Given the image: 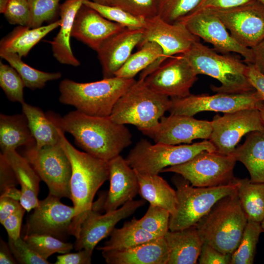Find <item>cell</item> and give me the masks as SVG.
Masks as SVG:
<instances>
[{
  "mask_svg": "<svg viewBox=\"0 0 264 264\" xmlns=\"http://www.w3.org/2000/svg\"><path fill=\"white\" fill-rule=\"evenodd\" d=\"M182 54L197 75H206L220 82L219 87H211L216 93H243L255 90L246 75L247 64L237 58L220 54L199 41Z\"/></svg>",
  "mask_w": 264,
  "mask_h": 264,
  "instance_id": "obj_5",
  "label": "cell"
},
{
  "mask_svg": "<svg viewBox=\"0 0 264 264\" xmlns=\"http://www.w3.org/2000/svg\"><path fill=\"white\" fill-rule=\"evenodd\" d=\"M135 82L115 76L88 83L66 79L59 85V100L88 115L109 116L118 99Z\"/></svg>",
  "mask_w": 264,
  "mask_h": 264,
  "instance_id": "obj_3",
  "label": "cell"
},
{
  "mask_svg": "<svg viewBox=\"0 0 264 264\" xmlns=\"http://www.w3.org/2000/svg\"><path fill=\"white\" fill-rule=\"evenodd\" d=\"M0 86L8 100L24 103V83L17 71L10 65L0 62Z\"/></svg>",
  "mask_w": 264,
  "mask_h": 264,
  "instance_id": "obj_40",
  "label": "cell"
},
{
  "mask_svg": "<svg viewBox=\"0 0 264 264\" xmlns=\"http://www.w3.org/2000/svg\"><path fill=\"white\" fill-rule=\"evenodd\" d=\"M25 211V209L22 207L0 223L9 239L15 240L21 237L22 221Z\"/></svg>",
  "mask_w": 264,
  "mask_h": 264,
  "instance_id": "obj_48",
  "label": "cell"
},
{
  "mask_svg": "<svg viewBox=\"0 0 264 264\" xmlns=\"http://www.w3.org/2000/svg\"><path fill=\"white\" fill-rule=\"evenodd\" d=\"M143 28L125 29L106 39L97 50L103 78L115 76V73L138 46L143 38Z\"/></svg>",
  "mask_w": 264,
  "mask_h": 264,
  "instance_id": "obj_20",
  "label": "cell"
},
{
  "mask_svg": "<svg viewBox=\"0 0 264 264\" xmlns=\"http://www.w3.org/2000/svg\"><path fill=\"white\" fill-rule=\"evenodd\" d=\"M251 49L253 57L252 64L264 74V39Z\"/></svg>",
  "mask_w": 264,
  "mask_h": 264,
  "instance_id": "obj_53",
  "label": "cell"
},
{
  "mask_svg": "<svg viewBox=\"0 0 264 264\" xmlns=\"http://www.w3.org/2000/svg\"><path fill=\"white\" fill-rule=\"evenodd\" d=\"M17 262L15 259L8 245L2 239L0 242V264H16Z\"/></svg>",
  "mask_w": 264,
  "mask_h": 264,
  "instance_id": "obj_54",
  "label": "cell"
},
{
  "mask_svg": "<svg viewBox=\"0 0 264 264\" xmlns=\"http://www.w3.org/2000/svg\"><path fill=\"white\" fill-rule=\"evenodd\" d=\"M0 56L17 71L25 87L30 89H42L47 82L59 79L62 76L60 72H47L35 69L24 63L16 53L0 51Z\"/></svg>",
  "mask_w": 264,
  "mask_h": 264,
  "instance_id": "obj_35",
  "label": "cell"
},
{
  "mask_svg": "<svg viewBox=\"0 0 264 264\" xmlns=\"http://www.w3.org/2000/svg\"><path fill=\"white\" fill-rule=\"evenodd\" d=\"M22 207L18 200L6 197H0V222Z\"/></svg>",
  "mask_w": 264,
  "mask_h": 264,
  "instance_id": "obj_52",
  "label": "cell"
},
{
  "mask_svg": "<svg viewBox=\"0 0 264 264\" xmlns=\"http://www.w3.org/2000/svg\"><path fill=\"white\" fill-rule=\"evenodd\" d=\"M2 154L12 168L21 186L20 203L28 212L39 204L38 197L41 179L28 160L16 150Z\"/></svg>",
  "mask_w": 264,
  "mask_h": 264,
  "instance_id": "obj_26",
  "label": "cell"
},
{
  "mask_svg": "<svg viewBox=\"0 0 264 264\" xmlns=\"http://www.w3.org/2000/svg\"><path fill=\"white\" fill-rule=\"evenodd\" d=\"M168 60L143 81L149 88L161 95L178 98L188 96L198 75L182 54Z\"/></svg>",
  "mask_w": 264,
  "mask_h": 264,
  "instance_id": "obj_16",
  "label": "cell"
},
{
  "mask_svg": "<svg viewBox=\"0 0 264 264\" xmlns=\"http://www.w3.org/2000/svg\"><path fill=\"white\" fill-rule=\"evenodd\" d=\"M169 250L167 264H195L204 242L196 225L183 229L169 230L164 236Z\"/></svg>",
  "mask_w": 264,
  "mask_h": 264,
  "instance_id": "obj_24",
  "label": "cell"
},
{
  "mask_svg": "<svg viewBox=\"0 0 264 264\" xmlns=\"http://www.w3.org/2000/svg\"><path fill=\"white\" fill-rule=\"evenodd\" d=\"M263 232L260 222L248 220L240 242L231 255V264L254 263L257 244Z\"/></svg>",
  "mask_w": 264,
  "mask_h": 264,
  "instance_id": "obj_36",
  "label": "cell"
},
{
  "mask_svg": "<svg viewBox=\"0 0 264 264\" xmlns=\"http://www.w3.org/2000/svg\"><path fill=\"white\" fill-rule=\"evenodd\" d=\"M262 119L264 123V107L260 110Z\"/></svg>",
  "mask_w": 264,
  "mask_h": 264,
  "instance_id": "obj_58",
  "label": "cell"
},
{
  "mask_svg": "<svg viewBox=\"0 0 264 264\" xmlns=\"http://www.w3.org/2000/svg\"><path fill=\"white\" fill-rule=\"evenodd\" d=\"M237 194L248 220L261 222L264 218V183L234 177Z\"/></svg>",
  "mask_w": 264,
  "mask_h": 264,
  "instance_id": "obj_33",
  "label": "cell"
},
{
  "mask_svg": "<svg viewBox=\"0 0 264 264\" xmlns=\"http://www.w3.org/2000/svg\"><path fill=\"white\" fill-rule=\"evenodd\" d=\"M0 196L6 197L20 201L21 197V190L16 187L8 188L0 194Z\"/></svg>",
  "mask_w": 264,
  "mask_h": 264,
  "instance_id": "obj_55",
  "label": "cell"
},
{
  "mask_svg": "<svg viewBox=\"0 0 264 264\" xmlns=\"http://www.w3.org/2000/svg\"><path fill=\"white\" fill-rule=\"evenodd\" d=\"M75 253L61 254L57 256L56 264H90L92 251L83 249Z\"/></svg>",
  "mask_w": 264,
  "mask_h": 264,
  "instance_id": "obj_49",
  "label": "cell"
},
{
  "mask_svg": "<svg viewBox=\"0 0 264 264\" xmlns=\"http://www.w3.org/2000/svg\"><path fill=\"white\" fill-rule=\"evenodd\" d=\"M10 249L17 263L21 264H49L47 260L40 256L21 237L8 239Z\"/></svg>",
  "mask_w": 264,
  "mask_h": 264,
  "instance_id": "obj_44",
  "label": "cell"
},
{
  "mask_svg": "<svg viewBox=\"0 0 264 264\" xmlns=\"http://www.w3.org/2000/svg\"><path fill=\"white\" fill-rule=\"evenodd\" d=\"M23 239L40 256L45 260L56 253L65 254L70 252L74 246L71 243L47 235H24Z\"/></svg>",
  "mask_w": 264,
  "mask_h": 264,
  "instance_id": "obj_37",
  "label": "cell"
},
{
  "mask_svg": "<svg viewBox=\"0 0 264 264\" xmlns=\"http://www.w3.org/2000/svg\"><path fill=\"white\" fill-rule=\"evenodd\" d=\"M23 156L46 184L49 194L71 199V165L60 141L40 148L36 144L25 147Z\"/></svg>",
  "mask_w": 264,
  "mask_h": 264,
  "instance_id": "obj_9",
  "label": "cell"
},
{
  "mask_svg": "<svg viewBox=\"0 0 264 264\" xmlns=\"http://www.w3.org/2000/svg\"><path fill=\"white\" fill-rule=\"evenodd\" d=\"M247 221L236 192L219 200L196 226L204 242L232 255L240 242Z\"/></svg>",
  "mask_w": 264,
  "mask_h": 264,
  "instance_id": "obj_4",
  "label": "cell"
},
{
  "mask_svg": "<svg viewBox=\"0 0 264 264\" xmlns=\"http://www.w3.org/2000/svg\"><path fill=\"white\" fill-rule=\"evenodd\" d=\"M57 121L64 132L73 136L78 146L102 160L109 161L132 143V135L125 125L115 123L110 116H91L76 110L57 116Z\"/></svg>",
  "mask_w": 264,
  "mask_h": 264,
  "instance_id": "obj_1",
  "label": "cell"
},
{
  "mask_svg": "<svg viewBox=\"0 0 264 264\" xmlns=\"http://www.w3.org/2000/svg\"><path fill=\"white\" fill-rule=\"evenodd\" d=\"M201 0H158V16L164 21L174 23L191 13Z\"/></svg>",
  "mask_w": 264,
  "mask_h": 264,
  "instance_id": "obj_41",
  "label": "cell"
},
{
  "mask_svg": "<svg viewBox=\"0 0 264 264\" xmlns=\"http://www.w3.org/2000/svg\"><path fill=\"white\" fill-rule=\"evenodd\" d=\"M143 30V38L138 47L147 42L157 43L163 51V63L174 56L185 53L199 41L181 22L171 23L157 15L145 19Z\"/></svg>",
  "mask_w": 264,
  "mask_h": 264,
  "instance_id": "obj_19",
  "label": "cell"
},
{
  "mask_svg": "<svg viewBox=\"0 0 264 264\" xmlns=\"http://www.w3.org/2000/svg\"><path fill=\"white\" fill-rule=\"evenodd\" d=\"M19 184L15 174L4 155L0 154V192L16 187Z\"/></svg>",
  "mask_w": 264,
  "mask_h": 264,
  "instance_id": "obj_47",
  "label": "cell"
},
{
  "mask_svg": "<svg viewBox=\"0 0 264 264\" xmlns=\"http://www.w3.org/2000/svg\"><path fill=\"white\" fill-rule=\"evenodd\" d=\"M106 197L105 193L93 202L76 239L74 247L76 251L85 249L93 252L101 240L110 236L119 221L130 216L145 203V199H133L116 210L101 214Z\"/></svg>",
  "mask_w": 264,
  "mask_h": 264,
  "instance_id": "obj_12",
  "label": "cell"
},
{
  "mask_svg": "<svg viewBox=\"0 0 264 264\" xmlns=\"http://www.w3.org/2000/svg\"><path fill=\"white\" fill-rule=\"evenodd\" d=\"M86 0H66L59 7L61 16L60 29L51 41L54 58L64 65L78 66L80 62L74 55L70 44L72 27L76 15Z\"/></svg>",
  "mask_w": 264,
  "mask_h": 264,
  "instance_id": "obj_25",
  "label": "cell"
},
{
  "mask_svg": "<svg viewBox=\"0 0 264 264\" xmlns=\"http://www.w3.org/2000/svg\"><path fill=\"white\" fill-rule=\"evenodd\" d=\"M60 144L71 165L70 180L71 200L75 211L69 235L77 239L81 226L91 211L95 194L109 179L108 161L95 157L76 149L59 128Z\"/></svg>",
  "mask_w": 264,
  "mask_h": 264,
  "instance_id": "obj_2",
  "label": "cell"
},
{
  "mask_svg": "<svg viewBox=\"0 0 264 264\" xmlns=\"http://www.w3.org/2000/svg\"><path fill=\"white\" fill-rule=\"evenodd\" d=\"M84 4L90 7L106 19L129 28H143L145 20L136 17L117 6L99 4L86 0Z\"/></svg>",
  "mask_w": 264,
  "mask_h": 264,
  "instance_id": "obj_39",
  "label": "cell"
},
{
  "mask_svg": "<svg viewBox=\"0 0 264 264\" xmlns=\"http://www.w3.org/2000/svg\"><path fill=\"white\" fill-rule=\"evenodd\" d=\"M92 1L106 5H110L111 0H91Z\"/></svg>",
  "mask_w": 264,
  "mask_h": 264,
  "instance_id": "obj_57",
  "label": "cell"
},
{
  "mask_svg": "<svg viewBox=\"0 0 264 264\" xmlns=\"http://www.w3.org/2000/svg\"><path fill=\"white\" fill-rule=\"evenodd\" d=\"M170 216L169 212L165 209L150 204L141 218L133 219L135 223L145 231L162 237L169 231Z\"/></svg>",
  "mask_w": 264,
  "mask_h": 264,
  "instance_id": "obj_38",
  "label": "cell"
},
{
  "mask_svg": "<svg viewBox=\"0 0 264 264\" xmlns=\"http://www.w3.org/2000/svg\"><path fill=\"white\" fill-rule=\"evenodd\" d=\"M36 144L25 115L0 114V147L1 153Z\"/></svg>",
  "mask_w": 264,
  "mask_h": 264,
  "instance_id": "obj_31",
  "label": "cell"
},
{
  "mask_svg": "<svg viewBox=\"0 0 264 264\" xmlns=\"http://www.w3.org/2000/svg\"><path fill=\"white\" fill-rule=\"evenodd\" d=\"M105 244L97 247L99 251L118 250L131 248L159 238L138 226L134 219L119 228H114Z\"/></svg>",
  "mask_w": 264,
  "mask_h": 264,
  "instance_id": "obj_34",
  "label": "cell"
},
{
  "mask_svg": "<svg viewBox=\"0 0 264 264\" xmlns=\"http://www.w3.org/2000/svg\"><path fill=\"white\" fill-rule=\"evenodd\" d=\"M264 6V0H257Z\"/></svg>",
  "mask_w": 264,
  "mask_h": 264,
  "instance_id": "obj_60",
  "label": "cell"
},
{
  "mask_svg": "<svg viewBox=\"0 0 264 264\" xmlns=\"http://www.w3.org/2000/svg\"><path fill=\"white\" fill-rule=\"evenodd\" d=\"M3 14L10 23L28 26L30 19L28 0H9Z\"/></svg>",
  "mask_w": 264,
  "mask_h": 264,
  "instance_id": "obj_45",
  "label": "cell"
},
{
  "mask_svg": "<svg viewBox=\"0 0 264 264\" xmlns=\"http://www.w3.org/2000/svg\"><path fill=\"white\" fill-rule=\"evenodd\" d=\"M231 254L222 253L204 242L198 259L199 264H231Z\"/></svg>",
  "mask_w": 264,
  "mask_h": 264,
  "instance_id": "obj_46",
  "label": "cell"
},
{
  "mask_svg": "<svg viewBox=\"0 0 264 264\" xmlns=\"http://www.w3.org/2000/svg\"><path fill=\"white\" fill-rule=\"evenodd\" d=\"M30 19L28 27L34 28L42 26L45 22L52 21L59 9L60 0H28Z\"/></svg>",
  "mask_w": 264,
  "mask_h": 264,
  "instance_id": "obj_42",
  "label": "cell"
},
{
  "mask_svg": "<svg viewBox=\"0 0 264 264\" xmlns=\"http://www.w3.org/2000/svg\"><path fill=\"white\" fill-rule=\"evenodd\" d=\"M108 264H167L169 250L164 237L118 250L102 251Z\"/></svg>",
  "mask_w": 264,
  "mask_h": 264,
  "instance_id": "obj_23",
  "label": "cell"
},
{
  "mask_svg": "<svg viewBox=\"0 0 264 264\" xmlns=\"http://www.w3.org/2000/svg\"><path fill=\"white\" fill-rule=\"evenodd\" d=\"M144 19L157 15L158 0H111L110 5Z\"/></svg>",
  "mask_w": 264,
  "mask_h": 264,
  "instance_id": "obj_43",
  "label": "cell"
},
{
  "mask_svg": "<svg viewBox=\"0 0 264 264\" xmlns=\"http://www.w3.org/2000/svg\"><path fill=\"white\" fill-rule=\"evenodd\" d=\"M136 172V171H135ZM139 186V194L150 204L160 207L173 215L176 212V191L159 175L136 172Z\"/></svg>",
  "mask_w": 264,
  "mask_h": 264,
  "instance_id": "obj_30",
  "label": "cell"
},
{
  "mask_svg": "<svg viewBox=\"0 0 264 264\" xmlns=\"http://www.w3.org/2000/svg\"><path fill=\"white\" fill-rule=\"evenodd\" d=\"M260 223L263 231L264 232V218Z\"/></svg>",
  "mask_w": 264,
  "mask_h": 264,
  "instance_id": "obj_59",
  "label": "cell"
},
{
  "mask_svg": "<svg viewBox=\"0 0 264 264\" xmlns=\"http://www.w3.org/2000/svg\"><path fill=\"white\" fill-rule=\"evenodd\" d=\"M211 10L241 44L252 48L264 39V6L258 0L230 8Z\"/></svg>",
  "mask_w": 264,
  "mask_h": 264,
  "instance_id": "obj_15",
  "label": "cell"
},
{
  "mask_svg": "<svg viewBox=\"0 0 264 264\" xmlns=\"http://www.w3.org/2000/svg\"><path fill=\"white\" fill-rule=\"evenodd\" d=\"M173 181L176 190V212L170 216L169 230L183 229L196 225L222 198L237 192L231 183L214 187H196L178 175Z\"/></svg>",
  "mask_w": 264,
  "mask_h": 264,
  "instance_id": "obj_7",
  "label": "cell"
},
{
  "mask_svg": "<svg viewBox=\"0 0 264 264\" xmlns=\"http://www.w3.org/2000/svg\"><path fill=\"white\" fill-rule=\"evenodd\" d=\"M61 20L37 28L19 25L1 39L0 51L16 53L26 57L30 50L46 35L60 26Z\"/></svg>",
  "mask_w": 264,
  "mask_h": 264,
  "instance_id": "obj_29",
  "label": "cell"
},
{
  "mask_svg": "<svg viewBox=\"0 0 264 264\" xmlns=\"http://www.w3.org/2000/svg\"><path fill=\"white\" fill-rule=\"evenodd\" d=\"M162 57L163 51L157 43L146 42L137 51L131 55L115 73V76L128 79L133 78L143 70L145 73L148 75L163 63Z\"/></svg>",
  "mask_w": 264,
  "mask_h": 264,
  "instance_id": "obj_32",
  "label": "cell"
},
{
  "mask_svg": "<svg viewBox=\"0 0 264 264\" xmlns=\"http://www.w3.org/2000/svg\"><path fill=\"white\" fill-rule=\"evenodd\" d=\"M170 106L168 96L138 80L118 99L109 116L115 123L133 125L141 131L157 126Z\"/></svg>",
  "mask_w": 264,
  "mask_h": 264,
  "instance_id": "obj_6",
  "label": "cell"
},
{
  "mask_svg": "<svg viewBox=\"0 0 264 264\" xmlns=\"http://www.w3.org/2000/svg\"><path fill=\"white\" fill-rule=\"evenodd\" d=\"M61 198L48 193L40 200L29 217L25 235H47L62 240L67 235L74 217L73 206L62 202Z\"/></svg>",
  "mask_w": 264,
  "mask_h": 264,
  "instance_id": "obj_17",
  "label": "cell"
},
{
  "mask_svg": "<svg viewBox=\"0 0 264 264\" xmlns=\"http://www.w3.org/2000/svg\"><path fill=\"white\" fill-rule=\"evenodd\" d=\"M231 155L245 166L252 182L264 183V129L249 132Z\"/></svg>",
  "mask_w": 264,
  "mask_h": 264,
  "instance_id": "obj_27",
  "label": "cell"
},
{
  "mask_svg": "<svg viewBox=\"0 0 264 264\" xmlns=\"http://www.w3.org/2000/svg\"><path fill=\"white\" fill-rule=\"evenodd\" d=\"M246 75L253 88L262 97L264 107V74L252 64H247Z\"/></svg>",
  "mask_w": 264,
  "mask_h": 264,
  "instance_id": "obj_51",
  "label": "cell"
},
{
  "mask_svg": "<svg viewBox=\"0 0 264 264\" xmlns=\"http://www.w3.org/2000/svg\"><path fill=\"white\" fill-rule=\"evenodd\" d=\"M178 22L194 35L211 44L215 50L224 54L238 53L243 58L246 64H252V49L241 44L233 38L222 21L211 10L193 11Z\"/></svg>",
  "mask_w": 264,
  "mask_h": 264,
  "instance_id": "obj_13",
  "label": "cell"
},
{
  "mask_svg": "<svg viewBox=\"0 0 264 264\" xmlns=\"http://www.w3.org/2000/svg\"><path fill=\"white\" fill-rule=\"evenodd\" d=\"M212 121L209 140L216 151L223 154H232L241 138L249 132L264 129L260 111L256 109L240 110L216 115Z\"/></svg>",
  "mask_w": 264,
  "mask_h": 264,
  "instance_id": "obj_14",
  "label": "cell"
},
{
  "mask_svg": "<svg viewBox=\"0 0 264 264\" xmlns=\"http://www.w3.org/2000/svg\"><path fill=\"white\" fill-rule=\"evenodd\" d=\"M212 131V121L170 114L162 116L155 127L140 132L155 143L177 145L191 144L196 139H209Z\"/></svg>",
  "mask_w": 264,
  "mask_h": 264,
  "instance_id": "obj_18",
  "label": "cell"
},
{
  "mask_svg": "<svg viewBox=\"0 0 264 264\" xmlns=\"http://www.w3.org/2000/svg\"><path fill=\"white\" fill-rule=\"evenodd\" d=\"M125 28L83 4L76 15L71 37L96 51L106 39Z\"/></svg>",
  "mask_w": 264,
  "mask_h": 264,
  "instance_id": "obj_22",
  "label": "cell"
},
{
  "mask_svg": "<svg viewBox=\"0 0 264 264\" xmlns=\"http://www.w3.org/2000/svg\"><path fill=\"white\" fill-rule=\"evenodd\" d=\"M9 0H0V13H3L6 6Z\"/></svg>",
  "mask_w": 264,
  "mask_h": 264,
  "instance_id": "obj_56",
  "label": "cell"
},
{
  "mask_svg": "<svg viewBox=\"0 0 264 264\" xmlns=\"http://www.w3.org/2000/svg\"><path fill=\"white\" fill-rule=\"evenodd\" d=\"M255 0H201L193 11L228 9L247 4Z\"/></svg>",
  "mask_w": 264,
  "mask_h": 264,
  "instance_id": "obj_50",
  "label": "cell"
},
{
  "mask_svg": "<svg viewBox=\"0 0 264 264\" xmlns=\"http://www.w3.org/2000/svg\"><path fill=\"white\" fill-rule=\"evenodd\" d=\"M236 162L231 154L205 151L186 162L164 168L161 173H175L194 186L214 187L232 181Z\"/></svg>",
  "mask_w": 264,
  "mask_h": 264,
  "instance_id": "obj_10",
  "label": "cell"
},
{
  "mask_svg": "<svg viewBox=\"0 0 264 264\" xmlns=\"http://www.w3.org/2000/svg\"><path fill=\"white\" fill-rule=\"evenodd\" d=\"M21 105L37 148L60 142V127L57 124V114L53 112L45 113L40 108L25 102Z\"/></svg>",
  "mask_w": 264,
  "mask_h": 264,
  "instance_id": "obj_28",
  "label": "cell"
},
{
  "mask_svg": "<svg viewBox=\"0 0 264 264\" xmlns=\"http://www.w3.org/2000/svg\"><path fill=\"white\" fill-rule=\"evenodd\" d=\"M110 188L104 204L105 212L116 210L133 200L139 194V186L135 171L121 155L108 161Z\"/></svg>",
  "mask_w": 264,
  "mask_h": 264,
  "instance_id": "obj_21",
  "label": "cell"
},
{
  "mask_svg": "<svg viewBox=\"0 0 264 264\" xmlns=\"http://www.w3.org/2000/svg\"><path fill=\"white\" fill-rule=\"evenodd\" d=\"M216 151L209 140L193 144H153L145 139L140 140L131 150L125 159L136 172L159 175L164 168L186 162L203 151Z\"/></svg>",
  "mask_w": 264,
  "mask_h": 264,
  "instance_id": "obj_8",
  "label": "cell"
},
{
  "mask_svg": "<svg viewBox=\"0 0 264 264\" xmlns=\"http://www.w3.org/2000/svg\"><path fill=\"white\" fill-rule=\"evenodd\" d=\"M263 107L262 97L254 90L243 93L191 94L183 98H171L168 111L171 114L193 116L204 111L225 113L243 109L260 110Z\"/></svg>",
  "mask_w": 264,
  "mask_h": 264,
  "instance_id": "obj_11",
  "label": "cell"
}]
</instances>
